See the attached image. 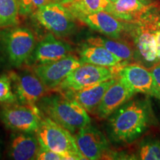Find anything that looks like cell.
<instances>
[{
  "label": "cell",
  "instance_id": "5bb4252c",
  "mask_svg": "<svg viewBox=\"0 0 160 160\" xmlns=\"http://www.w3.org/2000/svg\"><path fill=\"white\" fill-rule=\"evenodd\" d=\"M69 44L58 39L53 33H48L36 45L27 62L32 65H43L57 61L71 54Z\"/></svg>",
  "mask_w": 160,
  "mask_h": 160
},
{
  "label": "cell",
  "instance_id": "cb8c5ba5",
  "mask_svg": "<svg viewBox=\"0 0 160 160\" xmlns=\"http://www.w3.org/2000/svg\"><path fill=\"white\" fill-rule=\"evenodd\" d=\"M17 99L12 87L11 79L8 74L0 76V102H17Z\"/></svg>",
  "mask_w": 160,
  "mask_h": 160
},
{
  "label": "cell",
  "instance_id": "603a6c76",
  "mask_svg": "<svg viewBox=\"0 0 160 160\" xmlns=\"http://www.w3.org/2000/svg\"><path fill=\"white\" fill-rule=\"evenodd\" d=\"M133 158L140 160H160V140L155 138L142 140Z\"/></svg>",
  "mask_w": 160,
  "mask_h": 160
},
{
  "label": "cell",
  "instance_id": "9a60e30c",
  "mask_svg": "<svg viewBox=\"0 0 160 160\" xmlns=\"http://www.w3.org/2000/svg\"><path fill=\"white\" fill-rule=\"evenodd\" d=\"M134 95L135 92L117 77L115 82L104 95L95 111L96 115L100 119H108L113 112L131 99Z\"/></svg>",
  "mask_w": 160,
  "mask_h": 160
},
{
  "label": "cell",
  "instance_id": "6da1fadb",
  "mask_svg": "<svg viewBox=\"0 0 160 160\" xmlns=\"http://www.w3.org/2000/svg\"><path fill=\"white\" fill-rule=\"evenodd\" d=\"M154 123L150 100L148 98L131 99L108 118V137L111 142L129 145L141 137Z\"/></svg>",
  "mask_w": 160,
  "mask_h": 160
},
{
  "label": "cell",
  "instance_id": "d6986e66",
  "mask_svg": "<svg viewBox=\"0 0 160 160\" xmlns=\"http://www.w3.org/2000/svg\"><path fill=\"white\" fill-rule=\"evenodd\" d=\"M80 61L108 68H120L125 65L119 57L101 46L84 45L79 51Z\"/></svg>",
  "mask_w": 160,
  "mask_h": 160
},
{
  "label": "cell",
  "instance_id": "f546056e",
  "mask_svg": "<svg viewBox=\"0 0 160 160\" xmlns=\"http://www.w3.org/2000/svg\"><path fill=\"white\" fill-rule=\"evenodd\" d=\"M110 1H111V2H115V1H117V0H110Z\"/></svg>",
  "mask_w": 160,
  "mask_h": 160
},
{
  "label": "cell",
  "instance_id": "3957f363",
  "mask_svg": "<svg viewBox=\"0 0 160 160\" xmlns=\"http://www.w3.org/2000/svg\"><path fill=\"white\" fill-rule=\"evenodd\" d=\"M36 136L41 147L65 155L68 159H85L78 148L74 136L44 114Z\"/></svg>",
  "mask_w": 160,
  "mask_h": 160
},
{
  "label": "cell",
  "instance_id": "30bf717a",
  "mask_svg": "<svg viewBox=\"0 0 160 160\" xmlns=\"http://www.w3.org/2000/svg\"><path fill=\"white\" fill-rule=\"evenodd\" d=\"M74 138L80 153L85 159H109L112 152L109 141L97 127L89 124L78 131Z\"/></svg>",
  "mask_w": 160,
  "mask_h": 160
},
{
  "label": "cell",
  "instance_id": "44dd1931",
  "mask_svg": "<svg viewBox=\"0 0 160 160\" xmlns=\"http://www.w3.org/2000/svg\"><path fill=\"white\" fill-rule=\"evenodd\" d=\"M62 4L77 18L80 15L99 11L108 12L111 2L110 0H68Z\"/></svg>",
  "mask_w": 160,
  "mask_h": 160
},
{
  "label": "cell",
  "instance_id": "9c48e42d",
  "mask_svg": "<svg viewBox=\"0 0 160 160\" xmlns=\"http://www.w3.org/2000/svg\"><path fill=\"white\" fill-rule=\"evenodd\" d=\"M117 77L135 93H142L160 101V88L151 71L143 65L125 64L119 68Z\"/></svg>",
  "mask_w": 160,
  "mask_h": 160
},
{
  "label": "cell",
  "instance_id": "7a4b0ae2",
  "mask_svg": "<svg viewBox=\"0 0 160 160\" xmlns=\"http://www.w3.org/2000/svg\"><path fill=\"white\" fill-rule=\"evenodd\" d=\"M37 105L44 115L72 134L91 124L88 112L77 101L62 93L43 96Z\"/></svg>",
  "mask_w": 160,
  "mask_h": 160
},
{
  "label": "cell",
  "instance_id": "ba28073f",
  "mask_svg": "<svg viewBox=\"0 0 160 160\" xmlns=\"http://www.w3.org/2000/svg\"><path fill=\"white\" fill-rule=\"evenodd\" d=\"M151 10L137 22L129 23L128 33L142 61L148 65H154L158 63V59Z\"/></svg>",
  "mask_w": 160,
  "mask_h": 160
},
{
  "label": "cell",
  "instance_id": "4fadbf2b",
  "mask_svg": "<svg viewBox=\"0 0 160 160\" xmlns=\"http://www.w3.org/2000/svg\"><path fill=\"white\" fill-rule=\"evenodd\" d=\"M76 19L93 31L113 39H121L125 33H128L129 23L119 20L107 11L80 15Z\"/></svg>",
  "mask_w": 160,
  "mask_h": 160
},
{
  "label": "cell",
  "instance_id": "f1b7e54d",
  "mask_svg": "<svg viewBox=\"0 0 160 160\" xmlns=\"http://www.w3.org/2000/svg\"><path fill=\"white\" fill-rule=\"evenodd\" d=\"M53 2H59V3H63V2H65L66 1H68V0H52Z\"/></svg>",
  "mask_w": 160,
  "mask_h": 160
},
{
  "label": "cell",
  "instance_id": "484cf974",
  "mask_svg": "<svg viewBox=\"0 0 160 160\" xmlns=\"http://www.w3.org/2000/svg\"><path fill=\"white\" fill-rule=\"evenodd\" d=\"M151 14L155 39L157 42V59L159 63L160 62V9H158L156 5L151 8Z\"/></svg>",
  "mask_w": 160,
  "mask_h": 160
},
{
  "label": "cell",
  "instance_id": "83f0119b",
  "mask_svg": "<svg viewBox=\"0 0 160 160\" xmlns=\"http://www.w3.org/2000/svg\"><path fill=\"white\" fill-rule=\"evenodd\" d=\"M151 73H153V77H154L156 81L160 88V62L155 64L154 65L152 66V68L150 69Z\"/></svg>",
  "mask_w": 160,
  "mask_h": 160
},
{
  "label": "cell",
  "instance_id": "7402d4cb",
  "mask_svg": "<svg viewBox=\"0 0 160 160\" xmlns=\"http://www.w3.org/2000/svg\"><path fill=\"white\" fill-rule=\"evenodd\" d=\"M19 6L17 0H0V28H6L19 23Z\"/></svg>",
  "mask_w": 160,
  "mask_h": 160
},
{
  "label": "cell",
  "instance_id": "7c38bea8",
  "mask_svg": "<svg viewBox=\"0 0 160 160\" xmlns=\"http://www.w3.org/2000/svg\"><path fill=\"white\" fill-rule=\"evenodd\" d=\"M12 87L17 101L28 105H37L38 101L48 91L34 73L10 71Z\"/></svg>",
  "mask_w": 160,
  "mask_h": 160
},
{
  "label": "cell",
  "instance_id": "5b68a950",
  "mask_svg": "<svg viewBox=\"0 0 160 160\" xmlns=\"http://www.w3.org/2000/svg\"><path fill=\"white\" fill-rule=\"evenodd\" d=\"M119 68H108L82 63L72 71L55 91L76 92L117 77Z\"/></svg>",
  "mask_w": 160,
  "mask_h": 160
},
{
  "label": "cell",
  "instance_id": "ffe728a7",
  "mask_svg": "<svg viewBox=\"0 0 160 160\" xmlns=\"http://www.w3.org/2000/svg\"><path fill=\"white\" fill-rule=\"evenodd\" d=\"M88 45L101 46L108 50L110 52L119 57L124 63L128 64L134 57V50L130 45L122 39H113V38L94 36L90 37L86 39Z\"/></svg>",
  "mask_w": 160,
  "mask_h": 160
},
{
  "label": "cell",
  "instance_id": "4316f807",
  "mask_svg": "<svg viewBox=\"0 0 160 160\" xmlns=\"http://www.w3.org/2000/svg\"><path fill=\"white\" fill-rule=\"evenodd\" d=\"M36 159L37 160H68L66 156L40 146Z\"/></svg>",
  "mask_w": 160,
  "mask_h": 160
},
{
  "label": "cell",
  "instance_id": "d4e9b609",
  "mask_svg": "<svg viewBox=\"0 0 160 160\" xmlns=\"http://www.w3.org/2000/svg\"><path fill=\"white\" fill-rule=\"evenodd\" d=\"M21 15H32L42 6L52 2V0H17Z\"/></svg>",
  "mask_w": 160,
  "mask_h": 160
},
{
  "label": "cell",
  "instance_id": "e0dca14e",
  "mask_svg": "<svg viewBox=\"0 0 160 160\" xmlns=\"http://www.w3.org/2000/svg\"><path fill=\"white\" fill-rule=\"evenodd\" d=\"M117 78V77L112 78L111 79L106 80L102 82L79 91L65 92L60 93L74 99L88 113H93L101 102L106 91L115 82Z\"/></svg>",
  "mask_w": 160,
  "mask_h": 160
},
{
  "label": "cell",
  "instance_id": "2e32d148",
  "mask_svg": "<svg viewBox=\"0 0 160 160\" xmlns=\"http://www.w3.org/2000/svg\"><path fill=\"white\" fill-rule=\"evenodd\" d=\"M40 145L31 132H15L11 137L8 157L15 160L36 159Z\"/></svg>",
  "mask_w": 160,
  "mask_h": 160
},
{
  "label": "cell",
  "instance_id": "277c9868",
  "mask_svg": "<svg viewBox=\"0 0 160 160\" xmlns=\"http://www.w3.org/2000/svg\"><path fill=\"white\" fill-rule=\"evenodd\" d=\"M0 44L8 61L13 67H20L26 62L37 45L31 30L16 26L0 32Z\"/></svg>",
  "mask_w": 160,
  "mask_h": 160
},
{
  "label": "cell",
  "instance_id": "8992f818",
  "mask_svg": "<svg viewBox=\"0 0 160 160\" xmlns=\"http://www.w3.org/2000/svg\"><path fill=\"white\" fill-rule=\"evenodd\" d=\"M40 25L57 37H67L77 29L76 17L62 3L52 2L32 14Z\"/></svg>",
  "mask_w": 160,
  "mask_h": 160
},
{
  "label": "cell",
  "instance_id": "ac0fdd59",
  "mask_svg": "<svg viewBox=\"0 0 160 160\" xmlns=\"http://www.w3.org/2000/svg\"><path fill=\"white\" fill-rule=\"evenodd\" d=\"M155 4L148 2L146 0H117L111 2L108 13L125 22H135Z\"/></svg>",
  "mask_w": 160,
  "mask_h": 160
},
{
  "label": "cell",
  "instance_id": "8fae6325",
  "mask_svg": "<svg viewBox=\"0 0 160 160\" xmlns=\"http://www.w3.org/2000/svg\"><path fill=\"white\" fill-rule=\"evenodd\" d=\"M82 64L79 58L69 54L52 62L33 65L32 71L48 91H55L69 73Z\"/></svg>",
  "mask_w": 160,
  "mask_h": 160
},
{
  "label": "cell",
  "instance_id": "52a82bcc",
  "mask_svg": "<svg viewBox=\"0 0 160 160\" xmlns=\"http://www.w3.org/2000/svg\"><path fill=\"white\" fill-rule=\"evenodd\" d=\"M43 113L37 105L2 103L0 106V121L14 132L36 133Z\"/></svg>",
  "mask_w": 160,
  "mask_h": 160
}]
</instances>
